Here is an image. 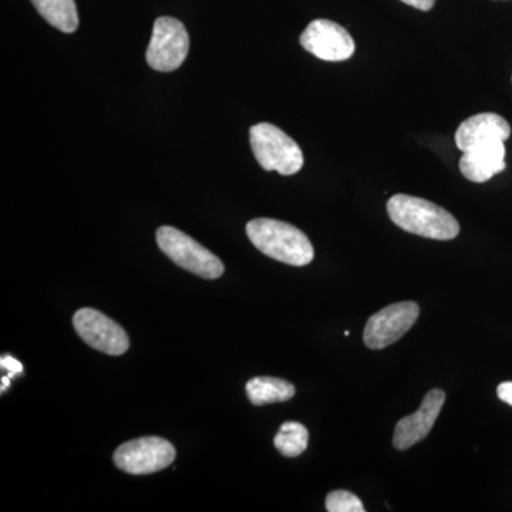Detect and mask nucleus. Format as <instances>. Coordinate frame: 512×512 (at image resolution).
Returning <instances> with one entry per match:
<instances>
[{
    "label": "nucleus",
    "mask_w": 512,
    "mask_h": 512,
    "mask_svg": "<svg viewBox=\"0 0 512 512\" xmlns=\"http://www.w3.org/2000/svg\"><path fill=\"white\" fill-rule=\"evenodd\" d=\"M505 141L493 140L476 144L463 151L460 171L467 180L481 184L505 170Z\"/></svg>",
    "instance_id": "11"
},
{
    "label": "nucleus",
    "mask_w": 512,
    "mask_h": 512,
    "mask_svg": "<svg viewBox=\"0 0 512 512\" xmlns=\"http://www.w3.org/2000/svg\"><path fill=\"white\" fill-rule=\"evenodd\" d=\"M252 153L266 171L293 175L302 170L305 158L301 147L281 128L269 123H259L249 130Z\"/></svg>",
    "instance_id": "3"
},
{
    "label": "nucleus",
    "mask_w": 512,
    "mask_h": 512,
    "mask_svg": "<svg viewBox=\"0 0 512 512\" xmlns=\"http://www.w3.org/2000/svg\"><path fill=\"white\" fill-rule=\"evenodd\" d=\"M73 325L80 338L99 352L120 356L130 348L126 330L96 309L83 308L74 313Z\"/></svg>",
    "instance_id": "8"
},
{
    "label": "nucleus",
    "mask_w": 512,
    "mask_h": 512,
    "mask_svg": "<svg viewBox=\"0 0 512 512\" xmlns=\"http://www.w3.org/2000/svg\"><path fill=\"white\" fill-rule=\"evenodd\" d=\"M419 315L420 308L416 302H399L387 306L367 320L363 332L365 345L375 350L393 345L413 328Z\"/></svg>",
    "instance_id": "7"
},
{
    "label": "nucleus",
    "mask_w": 512,
    "mask_h": 512,
    "mask_svg": "<svg viewBox=\"0 0 512 512\" xmlns=\"http://www.w3.org/2000/svg\"><path fill=\"white\" fill-rule=\"evenodd\" d=\"M309 433L306 427L296 421L282 424L274 439L276 450L285 457L301 456L308 447Z\"/></svg>",
    "instance_id": "15"
},
{
    "label": "nucleus",
    "mask_w": 512,
    "mask_h": 512,
    "mask_svg": "<svg viewBox=\"0 0 512 512\" xmlns=\"http://www.w3.org/2000/svg\"><path fill=\"white\" fill-rule=\"evenodd\" d=\"M157 244L174 264L191 274L204 279H218L224 275L225 268L221 259L180 229L158 228Z\"/></svg>",
    "instance_id": "4"
},
{
    "label": "nucleus",
    "mask_w": 512,
    "mask_h": 512,
    "mask_svg": "<svg viewBox=\"0 0 512 512\" xmlns=\"http://www.w3.org/2000/svg\"><path fill=\"white\" fill-rule=\"evenodd\" d=\"M497 394L500 400L512 406V382L501 383L500 386H498Z\"/></svg>",
    "instance_id": "18"
},
{
    "label": "nucleus",
    "mask_w": 512,
    "mask_h": 512,
    "mask_svg": "<svg viewBox=\"0 0 512 512\" xmlns=\"http://www.w3.org/2000/svg\"><path fill=\"white\" fill-rule=\"evenodd\" d=\"M247 235L262 254L286 265L305 266L315 256L309 238L288 222L256 218L248 222Z\"/></svg>",
    "instance_id": "2"
},
{
    "label": "nucleus",
    "mask_w": 512,
    "mask_h": 512,
    "mask_svg": "<svg viewBox=\"0 0 512 512\" xmlns=\"http://www.w3.org/2000/svg\"><path fill=\"white\" fill-rule=\"evenodd\" d=\"M400 2L413 6V8L423 10V12H427V10L433 9L436 0H400Z\"/></svg>",
    "instance_id": "19"
},
{
    "label": "nucleus",
    "mask_w": 512,
    "mask_h": 512,
    "mask_svg": "<svg viewBox=\"0 0 512 512\" xmlns=\"http://www.w3.org/2000/svg\"><path fill=\"white\" fill-rule=\"evenodd\" d=\"M37 12L53 28L63 33H73L79 28L74 0H32Z\"/></svg>",
    "instance_id": "14"
},
{
    "label": "nucleus",
    "mask_w": 512,
    "mask_h": 512,
    "mask_svg": "<svg viewBox=\"0 0 512 512\" xmlns=\"http://www.w3.org/2000/svg\"><path fill=\"white\" fill-rule=\"evenodd\" d=\"M390 220L410 234L450 241L457 237L460 225L450 212L412 195L397 194L387 201Z\"/></svg>",
    "instance_id": "1"
},
{
    "label": "nucleus",
    "mask_w": 512,
    "mask_h": 512,
    "mask_svg": "<svg viewBox=\"0 0 512 512\" xmlns=\"http://www.w3.org/2000/svg\"><path fill=\"white\" fill-rule=\"evenodd\" d=\"M0 365H2L3 369L8 370V377H10V379L18 375V373L20 375L23 370L22 363L10 356H3L2 360H0Z\"/></svg>",
    "instance_id": "17"
},
{
    "label": "nucleus",
    "mask_w": 512,
    "mask_h": 512,
    "mask_svg": "<svg viewBox=\"0 0 512 512\" xmlns=\"http://www.w3.org/2000/svg\"><path fill=\"white\" fill-rule=\"evenodd\" d=\"M299 40L306 52L326 62L348 60L356 49L348 30L328 19L313 20Z\"/></svg>",
    "instance_id": "9"
},
{
    "label": "nucleus",
    "mask_w": 512,
    "mask_h": 512,
    "mask_svg": "<svg viewBox=\"0 0 512 512\" xmlns=\"http://www.w3.org/2000/svg\"><path fill=\"white\" fill-rule=\"evenodd\" d=\"M190 52V36L178 19L163 16L154 23L153 35L148 45L146 59L157 72H174L180 69Z\"/></svg>",
    "instance_id": "5"
},
{
    "label": "nucleus",
    "mask_w": 512,
    "mask_h": 512,
    "mask_svg": "<svg viewBox=\"0 0 512 512\" xmlns=\"http://www.w3.org/2000/svg\"><path fill=\"white\" fill-rule=\"evenodd\" d=\"M247 396L254 406L284 403L295 396V386L278 377H254L247 383Z\"/></svg>",
    "instance_id": "13"
},
{
    "label": "nucleus",
    "mask_w": 512,
    "mask_h": 512,
    "mask_svg": "<svg viewBox=\"0 0 512 512\" xmlns=\"http://www.w3.org/2000/svg\"><path fill=\"white\" fill-rule=\"evenodd\" d=\"M175 448L160 437H143L127 441L114 451V464L121 471L134 476L158 473L173 464Z\"/></svg>",
    "instance_id": "6"
},
{
    "label": "nucleus",
    "mask_w": 512,
    "mask_h": 512,
    "mask_svg": "<svg viewBox=\"0 0 512 512\" xmlns=\"http://www.w3.org/2000/svg\"><path fill=\"white\" fill-rule=\"evenodd\" d=\"M444 402H446V393L443 390H430L424 396L420 409L416 413L404 417L396 424L393 436L394 448L409 450L414 444L426 439L431 429H433L437 417L440 416Z\"/></svg>",
    "instance_id": "10"
},
{
    "label": "nucleus",
    "mask_w": 512,
    "mask_h": 512,
    "mask_svg": "<svg viewBox=\"0 0 512 512\" xmlns=\"http://www.w3.org/2000/svg\"><path fill=\"white\" fill-rule=\"evenodd\" d=\"M510 136L511 126L504 117L494 113H481L463 121L454 138L458 150L466 151L476 144L493 140L505 141Z\"/></svg>",
    "instance_id": "12"
},
{
    "label": "nucleus",
    "mask_w": 512,
    "mask_h": 512,
    "mask_svg": "<svg viewBox=\"0 0 512 512\" xmlns=\"http://www.w3.org/2000/svg\"><path fill=\"white\" fill-rule=\"evenodd\" d=\"M326 510L329 512H365V507L357 495L346 490H336L326 497Z\"/></svg>",
    "instance_id": "16"
}]
</instances>
